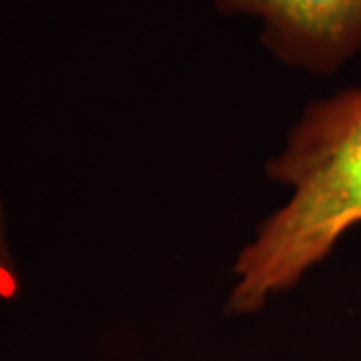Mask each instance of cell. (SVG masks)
Returning a JSON list of instances; mask_svg holds the SVG:
<instances>
[{"mask_svg": "<svg viewBox=\"0 0 361 361\" xmlns=\"http://www.w3.org/2000/svg\"><path fill=\"white\" fill-rule=\"evenodd\" d=\"M267 173L291 197L237 259L233 313L291 289L361 225V87L313 101Z\"/></svg>", "mask_w": 361, "mask_h": 361, "instance_id": "cell-1", "label": "cell"}, {"mask_svg": "<svg viewBox=\"0 0 361 361\" xmlns=\"http://www.w3.org/2000/svg\"><path fill=\"white\" fill-rule=\"evenodd\" d=\"M223 14L263 23L261 42L281 63L329 75L361 52V0H213Z\"/></svg>", "mask_w": 361, "mask_h": 361, "instance_id": "cell-2", "label": "cell"}, {"mask_svg": "<svg viewBox=\"0 0 361 361\" xmlns=\"http://www.w3.org/2000/svg\"><path fill=\"white\" fill-rule=\"evenodd\" d=\"M14 277L11 263H8V249H6V235H4V211L0 205V297L6 291H13Z\"/></svg>", "mask_w": 361, "mask_h": 361, "instance_id": "cell-3", "label": "cell"}]
</instances>
